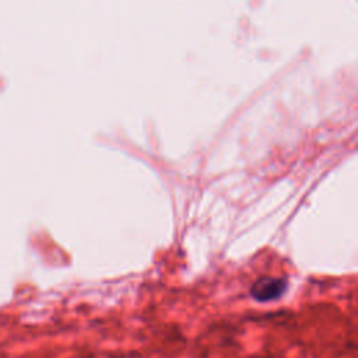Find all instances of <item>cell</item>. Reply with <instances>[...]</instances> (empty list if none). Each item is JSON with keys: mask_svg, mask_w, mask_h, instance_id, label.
<instances>
[{"mask_svg": "<svg viewBox=\"0 0 358 358\" xmlns=\"http://www.w3.org/2000/svg\"><path fill=\"white\" fill-rule=\"evenodd\" d=\"M288 288V281L280 277H260L250 287V295L257 302L278 299Z\"/></svg>", "mask_w": 358, "mask_h": 358, "instance_id": "cell-1", "label": "cell"}]
</instances>
